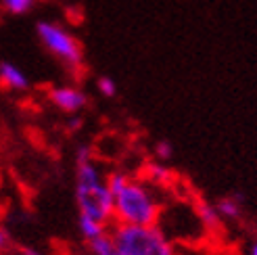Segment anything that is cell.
I'll list each match as a JSON object with an SVG mask.
<instances>
[{
	"label": "cell",
	"instance_id": "17",
	"mask_svg": "<svg viewBox=\"0 0 257 255\" xmlns=\"http://www.w3.org/2000/svg\"><path fill=\"white\" fill-rule=\"evenodd\" d=\"M19 253H21V255H44L40 249H36V247H21Z\"/></svg>",
	"mask_w": 257,
	"mask_h": 255
},
{
	"label": "cell",
	"instance_id": "2",
	"mask_svg": "<svg viewBox=\"0 0 257 255\" xmlns=\"http://www.w3.org/2000/svg\"><path fill=\"white\" fill-rule=\"evenodd\" d=\"M161 213L163 205L155 188L143 178L130 176L117 193H113V224L157 226Z\"/></svg>",
	"mask_w": 257,
	"mask_h": 255
},
{
	"label": "cell",
	"instance_id": "11",
	"mask_svg": "<svg viewBox=\"0 0 257 255\" xmlns=\"http://www.w3.org/2000/svg\"><path fill=\"white\" fill-rule=\"evenodd\" d=\"M88 251H90V255H119L117 247H115L113 238H111V232L102 234L94 240H88Z\"/></svg>",
	"mask_w": 257,
	"mask_h": 255
},
{
	"label": "cell",
	"instance_id": "9",
	"mask_svg": "<svg viewBox=\"0 0 257 255\" xmlns=\"http://www.w3.org/2000/svg\"><path fill=\"white\" fill-rule=\"evenodd\" d=\"M195 215L197 220L203 228H207V230H217V228L222 226V218L220 213H217L215 205L209 201H199L197 207H195Z\"/></svg>",
	"mask_w": 257,
	"mask_h": 255
},
{
	"label": "cell",
	"instance_id": "19",
	"mask_svg": "<svg viewBox=\"0 0 257 255\" xmlns=\"http://www.w3.org/2000/svg\"><path fill=\"white\" fill-rule=\"evenodd\" d=\"M7 255H21V253H19V251H17V253H13V251H11V253H7Z\"/></svg>",
	"mask_w": 257,
	"mask_h": 255
},
{
	"label": "cell",
	"instance_id": "5",
	"mask_svg": "<svg viewBox=\"0 0 257 255\" xmlns=\"http://www.w3.org/2000/svg\"><path fill=\"white\" fill-rule=\"evenodd\" d=\"M48 100L63 113L75 115L88 105V96L78 86H57L48 92Z\"/></svg>",
	"mask_w": 257,
	"mask_h": 255
},
{
	"label": "cell",
	"instance_id": "7",
	"mask_svg": "<svg viewBox=\"0 0 257 255\" xmlns=\"http://www.w3.org/2000/svg\"><path fill=\"white\" fill-rule=\"evenodd\" d=\"M174 180V172L161 161H151L145 165V182L155 186H170Z\"/></svg>",
	"mask_w": 257,
	"mask_h": 255
},
{
	"label": "cell",
	"instance_id": "18",
	"mask_svg": "<svg viewBox=\"0 0 257 255\" xmlns=\"http://www.w3.org/2000/svg\"><path fill=\"white\" fill-rule=\"evenodd\" d=\"M249 255H257V238L251 243V247H249Z\"/></svg>",
	"mask_w": 257,
	"mask_h": 255
},
{
	"label": "cell",
	"instance_id": "4",
	"mask_svg": "<svg viewBox=\"0 0 257 255\" xmlns=\"http://www.w3.org/2000/svg\"><path fill=\"white\" fill-rule=\"evenodd\" d=\"M36 34L42 46L48 50L55 59L63 61L67 67L75 69L84 63V50L75 36L69 34L63 25L55 21H38L36 23Z\"/></svg>",
	"mask_w": 257,
	"mask_h": 255
},
{
	"label": "cell",
	"instance_id": "15",
	"mask_svg": "<svg viewBox=\"0 0 257 255\" xmlns=\"http://www.w3.org/2000/svg\"><path fill=\"white\" fill-rule=\"evenodd\" d=\"M13 251V236L9 232V228L0 224V255H7Z\"/></svg>",
	"mask_w": 257,
	"mask_h": 255
},
{
	"label": "cell",
	"instance_id": "10",
	"mask_svg": "<svg viewBox=\"0 0 257 255\" xmlns=\"http://www.w3.org/2000/svg\"><path fill=\"white\" fill-rule=\"evenodd\" d=\"M78 230H80L82 238L88 243V240H94V238H98L102 234H107L111 228L102 226V224H98L94 220H90V218H82V215H78Z\"/></svg>",
	"mask_w": 257,
	"mask_h": 255
},
{
	"label": "cell",
	"instance_id": "6",
	"mask_svg": "<svg viewBox=\"0 0 257 255\" xmlns=\"http://www.w3.org/2000/svg\"><path fill=\"white\" fill-rule=\"evenodd\" d=\"M0 86L9 88V90H28L30 78L15 63L0 61Z\"/></svg>",
	"mask_w": 257,
	"mask_h": 255
},
{
	"label": "cell",
	"instance_id": "12",
	"mask_svg": "<svg viewBox=\"0 0 257 255\" xmlns=\"http://www.w3.org/2000/svg\"><path fill=\"white\" fill-rule=\"evenodd\" d=\"M3 3V9L11 15H25L30 13L36 5V0H0Z\"/></svg>",
	"mask_w": 257,
	"mask_h": 255
},
{
	"label": "cell",
	"instance_id": "1",
	"mask_svg": "<svg viewBox=\"0 0 257 255\" xmlns=\"http://www.w3.org/2000/svg\"><path fill=\"white\" fill-rule=\"evenodd\" d=\"M75 205L82 218L107 228L113 226V195L107 186V172H102L88 145H80L75 151Z\"/></svg>",
	"mask_w": 257,
	"mask_h": 255
},
{
	"label": "cell",
	"instance_id": "13",
	"mask_svg": "<svg viewBox=\"0 0 257 255\" xmlns=\"http://www.w3.org/2000/svg\"><path fill=\"white\" fill-rule=\"evenodd\" d=\"M96 86H98V92L102 96H107V98H115V96H117V84H115V80L109 78V75H100Z\"/></svg>",
	"mask_w": 257,
	"mask_h": 255
},
{
	"label": "cell",
	"instance_id": "3",
	"mask_svg": "<svg viewBox=\"0 0 257 255\" xmlns=\"http://www.w3.org/2000/svg\"><path fill=\"white\" fill-rule=\"evenodd\" d=\"M111 238L119 255H178L174 240L157 226H111Z\"/></svg>",
	"mask_w": 257,
	"mask_h": 255
},
{
	"label": "cell",
	"instance_id": "16",
	"mask_svg": "<svg viewBox=\"0 0 257 255\" xmlns=\"http://www.w3.org/2000/svg\"><path fill=\"white\" fill-rule=\"evenodd\" d=\"M80 128H82V117H78V115H73L67 121V132H78Z\"/></svg>",
	"mask_w": 257,
	"mask_h": 255
},
{
	"label": "cell",
	"instance_id": "8",
	"mask_svg": "<svg viewBox=\"0 0 257 255\" xmlns=\"http://www.w3.org/2000/svg\"><path fill=\"white\" fill-rule=\"evenodd\" d=\"M215 209L220 213L222 222H234L242 215V197L240 195H226L222 199H217L215 203Z\"/></svg>",
	"mask_w": 257,
	"mask_h": 255
},
{
	"label": "cell",
	"instance_id": "14",
	"mask_svg": "<svg viewBox=\"0 0 257 255\" xmlns=\"http://www.w3.org/2000/svg\"><path fill=\"white\" fill-rule=\"evenodd\" d=\"M155 157L161 163H165L168 159L174 157V145L170 140H159V143H155Z\"/></svg>",
	"mask_w": 257,
	"mask_h": 255
}]
</instances>
